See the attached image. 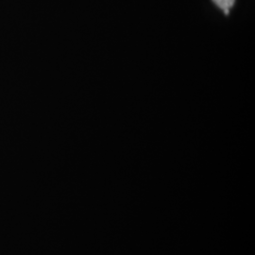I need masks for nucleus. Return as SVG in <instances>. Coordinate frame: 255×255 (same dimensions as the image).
Wrapping results in <instances>:
<instances>
[{"mask_svg": "<svg viewBox=\"0 0 255 255\" xmlns=\"http://www.w3.org/2000/svg\"><path fill=\"white\" fill-rule=\"evenodd\" d=\"M219 9H222L225 14H229L230 9L234 6L236 0H212Z\"/></svg>", "mask_w": 255, "mask_h": 255, "instance_id": "obj_1", "label": "nucleus"}]
</instances>
